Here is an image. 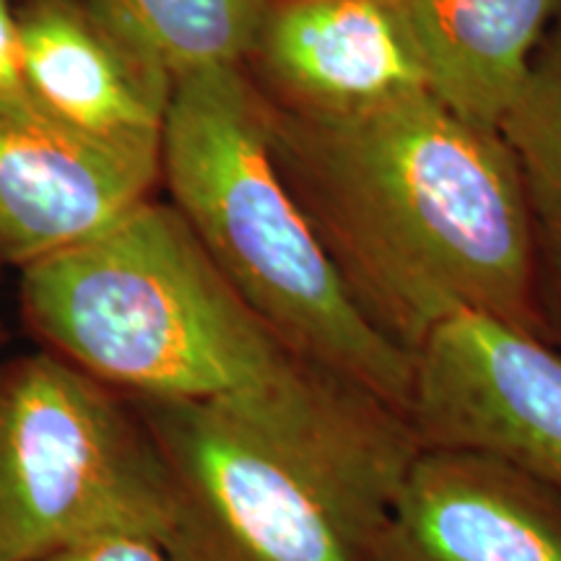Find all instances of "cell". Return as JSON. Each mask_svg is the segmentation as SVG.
<instances>
[{"mask_svg": "<svg viewBox=\"0 0 561 561\" xmlns=\"http://www.w3.org/2000/svg\"><path fill=\"white\" fill-rule=\"evenodd\" d=\"M265 110L280 178L377 331L411 356L460 312L543 335L538 219L500 130L432 91L348 115Z\"/></svg>", "mask_w": 561, "mask_h": 561, "instance_id": "cell-1", "label": "cell"}, {"mask_svg": "<svg viewBox=\"0 0 561 561\" xmlns=\"http://www.w3.org/2000/svg\"><path fill=\"white\" fill-rule=\"evenodd\" d=\"M174 491L172 561H375L409 421L322 369L231 398H130Z\"/></svg>", "mask_w": 561, "mask_h": 561, "instance_id": "cell-2", "label": "cell"}, {"mask_svg": "<svg viewBox=\"0 0 561 561\" xmlns=\"http://www.w3.org/2000/svg\"><path fill=\"white\" fill-rule=\"evenodd\" d=\"M42 348L128 398H231L318 369L244 305L170 201L21 268Z\"/></svg>", "mask_w": 561, "mask_h": 561, "instance_id": "cell-3", "label": "cell"}, {"mask_svg": "<svg viewBox=\"0 0 561 561\" xmlns=\"http://www.w3.org/2000/svg\"><path fill=\"white\" fill-rule=\"evenodd\" d=\"M161 182L216 268L297 359L405 416L413 356L371 325L333 268L280 178L265 100L242 68L174 81Z\"/></svg>", "mask_w": 561, "mask_h": 561, "instance_id": "cell-4", "label": "cell"}, {"mask_svg": "<svg viewBox=\"0 0 561 561\" xmlns=\"http://www.w3.org/2000/svg\"><path fill=\"white\" fill-rule=\"evenodd\" d=\"M172 533L170 473L128 396L45 348L0 364V561Z\"/></svg>", "mask_w": 561, "mask_h": 561, "instance_id": "cell-5", "label": "cell"}, {"mask_svg": "<svg viewBox=\"0 0 561 561\" xmlns=\"http://www.w3.org/2000/svg\"><path fill=\"white\" fill-rule=\"evenodd\" d=\"M419 447L489 455L561 496V351L483 312L439 322L413 351L405 405Z\"/></svg>", "mask_w": 561, "mask_h": 561, "instance_id": "cell-6", "label": "cell"}, {"mask_svg": "<svg viewBox=\"0 0 561 561\" xmlns=\"http://www.w3.org/2000/svg\"><path fill=\"white\" fill-rule=\"evenodd\" d=\"M161 182V138L89 133L39 112L0 117V263L13 268L100 234Z\"/></svg>", "mask_w": 561, "mask_h": 561, "instance_id": "cell-7", "label": "cell"}, {"mask_svg": "<svg viewBox=\"0 0 561 561\" xmlns=\"http://www.w3.org/2000/svg\"><path fill=\"white\" fill-rule=\"evenodd\" d=\"M242 70L265 102L299 115L430 91L401 0H271Z\"/></svg>", "mask_w": 561, "mask_h": 561, "instance_id": "cell-8", "label": "cell"}, {"mask_svg": "<svg viewBox=\"0 0 561 561\" xmlns=\"http://www.w3.org/2000/svg\"><path fill=\"white\" fill-rule=\"evenodd\" d=\"M375 561H561V496L489 455L416 447Z\"/></svg>", "mask_w": 561, "mask_h": 561, "instance_id": "cell-9", "label": "cell"}, {"mask_svg": "<svg viewBox=\"0 0 561 561\" xmlns=\"http://www.w3.org/2000/svg\"><path fill=\"white\" fill-rule=\"evenodd\" d=\"M21 62L34 102L73 128L161 138L174 76L102 0H21Z\"/></svg>", "mask_w": 561, "mask_h": 561, "instance_id": "cell-10", "label": "cell"}, {"mask_svg": "<svg viewBox=\"0 0 561 561\" xmlns=\"http://www.w3.org/2000/svg\"><path fill=\"white\" fill-rule=\"evenodd\" d=\"M430 91L468 121L496 128L561 0H401Z\"/></svg>", "mask_w": 561, "mask_h": 561, "instance_id": "cell-11", "label": "cell"}, {"mask_svg": "<svg viewBox=\"0 0 561 561\" xmlns=\"http://www.w3.org/2000/svg\"><path fill=\"white\" fill-rule=\"evenodd\" d=\"M157 53L174 81L244 68L271 0H102Z\"/></svg>", "mask_w": 561, "mask_h": 561, "instance_id": "cell-12", "label": "cell"}, {"mask_svg": "<svg viewBox=\"0 0 561 561\" xmlns=\"http://www.w3.org/2000/svg\"><path fill=\"white\" fill-rule=\"evenodd\" d=\"M496 130L520 170L538 224L561 221V11Z\"/></svg>", "mask_w": 561, "mask_h": 561, "instance_id": "cell-13", "label": "cell"}, {"mask_svg": "<svg viewBox=\"0 0 561 561\" xmlns=\"http://www.w3.org/2000/svg\"><path fill=\"white\" fill-rule=\"evenodd\" d=\"M45 112L24 79L16 5L0 0V117H30Z\"/></svg>", "mask_w": 561, "mask_h": 561, "instance_id": "cell-14", "label": "cell"}, {"mask_svg": "<svg viewBox=\"0 0 561 561\" xmlns=\"http://www.w3.org/2000/svg\"><path fill=\"white\" fill-rule=\"evenodd\" d=\"M538 310L543 335L561 351V221L538 224Z\"/></svg>", "mask_w": 561, "mask_h": 561, "instance_id": "cell-15", "label": "cell"}, {"mask_svg": "<svg viewBox=\"0 0 561 561\" xmlns=\"http://www.w3.org/2000/svg\"><path fill=\"white\" fill-rule=\"evenodd\" d=\"M45 561H172L170 551L151 538H107Z\"/></svg>", "mask_w": 561, "mask_h": 561, "instance_id": "cell-16", "label": "cell"}, {"mask_svg": "<svg viewBox=\"0 0 561 561\" xmlns=\"http://www.w3.org/2000/svg\"><path fill=\"white\" fill-rule=\"evenodd\" d=\"M3 341H5V333H3V322H0V346H3Z\"/></svg>", "mask_w": 561, "mask_h": 561, "instance_id": "cell-17", "label": "cell"}]
</instances>
